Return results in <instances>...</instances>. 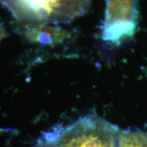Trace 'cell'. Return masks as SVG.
I'll return each instance as SVG.
<instances>
[{
    "label": "cell",
    "instance_id": "cell-3",
    "mask_svg": "<svg viewBox=\"0 0 147 147\" xmlns=\"http://www.w3.org/2000/svg\"><path fill=\"white\" fill-rule=\"evenodd\" d=\"M118 147H147V131L120 130Z\"/></svg>",
    "mask_w": 147,
    "mask_h": 147
},
{
    "label": "cell",
    "instance_id": "cell-1",
    "mask_svg": "<svg viewBox=\"0 0 147 147\" xmlns=\"http://www.w3.org/2000/svg\"><path fill=\"white\" fill-rule=\"evenodd\" d=\"M120 129L96 114L49 132L39 142L46 147H118Z\"/></svg>",
    "mask_w": 147,
    "mask_h": 147
},
{
    "label": "cell",
    "instance_id": "cell-4",
    "mask_svg": "<svg viewBox=\"0 0 147 147\" xmlns=\"http://www.w3.org/2000/svg\"><path fill=\"white\" fill-rule=\"evenodd\" d=\"M3 36H4V32H3L2 29H0V41H1V39L3 38Z\"/></svg>",
    "mask_w": 147,
    "mask_h": 147
},
{
    "label": "cell",
    "instance_id": "cell-2",
    "mask_svg": "<svg viewBox=\"0 0 147 147\" xmlns=\"http://www.w3.org/2000/svg\"><path fill=\"white\" fill-rule=\"evenodd\" d=\"M32 28L27 31V36L40 42H57L64 37L65 33L58 29L45 26L42 24H33Z\"/></svg>",
    "mask_w": 147,
    "mask_h": 147
}]
</instances>
